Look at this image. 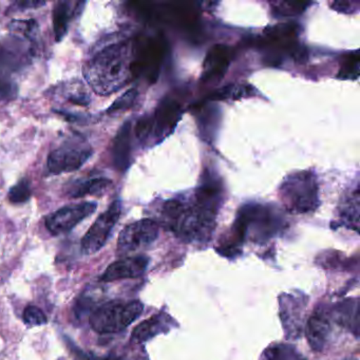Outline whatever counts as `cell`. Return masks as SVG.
I'll return each instance as SVG.
<instances>
[{
	"label": "cell",
	"mask_w": 360,
	"mask_h": 360,
	"mask_svg": "<svg viewBox=\"0 0 360 360\" xmlns=\"http://www.w3.org/2000/svg\"><path fill=\"white\" fill-rule=\"evenodd\" d=\"M336 320L342 326H347L349 330L354 332L356 337L359 333V303L358 300L347 299L339 303L335 309Z\"/></svg>",
	"instance_id": "ac0fdd59"
},
{
	"label": "cell",
	"mask_w": 360,
	"mask_h": 360,
	"mask_svg": "<svg viewBox=\"0 0 360 360\" xmlns=\"http://www.w3.org/2000/svg\"><path fill=\"white\" fill-rule=\"evenodd\" d=\"M359 75V52L349 54L341 67L338 77L341 79H357Z\"/></svg>",
	"instance_id": "4316f807"
},
{
	"label": "cell",
	"mask_w": 360,
	"mask_h": 360,
	"mask_svg": "<svg viewBox=\"0 0 360 360\" xmlns=\"http://www.w3.org/2000/svg\"><path fill=\"white\" fill-rule=\"evenodd\" d=\"M143 309L144 305L138 300L129 302L109 301L90 313V326L100 334L120 333L138 319Z\"/></svg>",
	"instance_id": "5b68a950"
},
{
	"label": "cell",
	"mask_w": 360,
	"mask_h": 360,
	"mask_svg": "<svg viewBox=\"0 0 360 360\" xmlns=\"http://www.w3.org/2000/svg\"><path fill=\"white\" fill-rule=\"evenodd\" d=\"M149 264L148 257L136 256L122 259L111 263L101 276L103 282H112L117 280L129 279L142 276Z\"/></svg>",
	"instance_id": "7c38bea8"
},
{
	"label": "cell",
	"mask_w": 360,
	"mask_h": 360,
	"mask_svg": "<svg viewBox=\"0 0 360 360\" xmlns=\"http://www.w3.org/2000/svg\"><path fill=\"white\" fill-rule=\"evenodd\" d=\"M317 263L326 269H337L343 266L345 262H341L340 252H326L317 259Z\"/></svg>",
	"instance_id": "1f68e13d"
},
{
	"label": "cell",
	"mask_w": 360,
	"mask_h": 360,
	"mask_svg": "<svg viewBox=\"0 0 360 360\" xmlns=\"http://www.w3.org/2000/svg\"><path fill=\"white\" fill-rule=\"evenodd\" d=\"M24 321L29 326H41L47 323L45 313L35 305H29L25 309Z\"/></svg>",
	"instance_id": "f1b7e54d"
},
{
	"label": "cell",
	"mask_w": 360,
	"mask_h": 360,
	"mask_svg": "<svg viewBox=\"0 0 360 360\" xmlns=\"http://www.w3.org/2000/svg\"><path fill=\"white\" fill-rule=\"evenodd\" d=\"M252 87L246 85L242 86H229V87L223 88L214 94L212 100H239L245 96H252Z\"/></svg>",
	"instance_id": "d4e9b609"
},
{
	"label": "cell",
	"mask_w": 360,
	"mask_h": 360,
	"mask_svg": "<svg viewBox=\"0 0 360 360\" xmlns=\"http://www.w3.org/2000/svg\"><path fill=\"white\" fill-rule=\"evenodd\" d=\"M283 217L271 206L248 204L238 212L231 231L243 243L250 240L263 244L277 236L284 229Z\"/></svg>",
	"instance_id": "3957f363"
},
{
	"label": "cell",
	"mask_w": 360,
	"mask_h": 360,
	"mask_svg": "<svg viewBox=\"0 0 360 360\" xmlns=\"http://www.w3.org/2000/svg\"><path fill=\"white\" fill-rule=\"evenodd\" d=\"M330 330L332 326L326 311L321 309H316L315 313L309 317L305 328L309 345L314 351L321 352L324 349Z\"/></svg>",
	"instance_id": "5bb4252c"
},
{
	"label": "cell",
	"mask_w": 360,
	"mask_h": 360,
	"mask_svg": "<svg viewBox=\"0 0 360 360\" xmlns=\"http://www.w3.org/2000/svg\"><path fill=\"white\" fill-rule=\"evenodd\" d=\"M159 236V225L150 219L127 225L120 233L117 252L121 255L138 252L150 246Z\"/></svg>",
	"instance_id": "ba28073f"
},
{
	"label": "cell",
	"mask_w": 360,
	"mask_h": 360,
	"mask_svg": "<svg viewBox=\"0 0 360 360\" xmlns=\"http://www.w3.org/2000/svg\"><path fill=\"white\" fill-rule=\"evenodd\" d=\"M28 43V39L15 34L0 41V70L14 72L26 67L33 56Z\"/></svg>",
	"instance_id": "30bf717a"
},
{
	"label": "cell",
	"mask_w": 360,
	"mask_h": 360,
	"mask_svg": "<svg viewBox=\"0 0 360 360\" xmlns=\"http://www.w3.org/2000/svg\"><path fill=\"white\" fill-rule=\"evenodd\" d=\"M341 223L349 229L357 231L359 227V191H356L349 197L345 198L339 208Z\"/></svg>",
	"instance_id": "d6986e66"
},
{
	"label": "cell",
	"mask_w": 360,
	"mask_h": 360,
	"mask_svg": "<svg viewBox=\"0 0 360 360\" xmlns=\"http://www.w3.org/2000/svg\"><path fill=\"white\" fill-rule=\"evenodd\" d=\"M31 195H32V189H31L30 181L25 178L10 189L9 200L12 203L22 204L28 201Z\"/></svg>",
	"instance_id": "484cf974"
},
{
	"label": "cell",
	"mask_w": 360,
	"mask_h": 360,
	"mask_svg": "<svg viewBox=\"0 0 360 360\" xmlns=\"http://www.w3.org/2000/svg\"><path fill=\"white\" fill-rule=\"evenodd\" d=\"M60 94L64 96L65 100L68 101L71 104L77 105V106H88L90 104V101H91L87 90L85 89L83 84L79 83V82L64 86Z\"/></svg>",
	"instance_id": "7402d4cb"
},
{
	"label": "cell",
	"mask_w": 360,
	"mask_h": 360,
	"mask_svg": "<svg viewBox=\"0 0 360 360\" xmlns=\"http://www.w3.org/2000/svg\"><path fill=\"white\" fill-rule=\"evenodd\" d=\"M231 51L226 46H214L204 63L203 81L218 82L226 72L231 63Z\"/></svg>",
	"instance_id": "9a60e30c"
},
{
	"label": "cell",
	"mask_w": 360,
	"mask_h": 360,
	"mask_svg": "<svg viewBox=\"0 0 360 360\" xmlns=\"http://www.w3.org/2000/svg\"><path fill=\"white\" fill-rule=\"evenodd\" d=\"M172 324H174V320L166 314L161 313L159 315L153 316L134 328L132 330L131 341L136 343L145 342L161 333L168 332Z\"/></svg>",
	"instance_id": "2e32d148"
},
{
	"label": "cell",
	"mask_w": 360,
	"mask_h": 360,
	"mask_svg": "<svg viewBox=\"0 0 360 360\" xmlns=\"http://www.w3.org/2000/svg\"><path fill=\"white\" fill-rule=\"evenodd\" d=\"M279 198L284 207L292 214H309L319 206L317 178L311 170L290 174L280 185Z\"/></svg>",
	"instance_id": "277c9868"
},
{
	"label": "cell",
	"mask_w": 360,
	"mask_h": 360,
	"mask_svg": "<svg viewBox=\"0 0 360 360\" xmlns=\"http://www.w3.org/2000/svg\"><path fill=\"white\" fill-rule=\"evenodd\" d=\"M309 5V3H277L273 10L275 15L294 16L302 13Z\"/></svg>",
	"instance_id": "83f0119b"
},
{
	"label": "cell",
	"mask_w": 360,
	"mask_h": 360,
	"mask_svg": "<svg viewBox=\"0 0 360 360\" xmlns=\"http://www.w3.org/2000/svg\"><path fill=\"white\" fill-rule=\"evenodd\" d=\"M96 208L98 203L96 202H83L75 205L65 206L46 218V227L53 236L68 233L84 219L91 216Z\"/></svg>",
	"instance_id": "9c48e42d"
},
{
	"label": "cell",
	"mask_w": 360,
	"mask_h": 360,
	"mask_svg": "<svg viewBox=\"0 0 360 360\" xmlns=\"http://www.w3.org/2000/svg\"><path fill=\"white\" fill-rule=\"evenodd\" d=\"M16 7H20L22 9H37V8L43 7L46 5L45 1H32V0H27V1H20L15 4Z\"/></svg>",
	"instance_id": "d590c367"
},
{
	"label": "cell",
	"mask_w": 360,
	"mask_h": 360,
	"mask_svg": "<svg viewBox=\"0 0 360 360\" xmlns=\"http://www.w3.org/2000/svg\"><path fill=\"white\" fill-rule=\"evenodd\" d=\"M94 155V149L84 139L77 138L60 145L48 157V169L51 174H60L79 169Z\"/></svg>",
	"instance_id": "8992f818"
},
{
	"label": "cell",
	"mask_w": 360,
	"mask_h": 360,
	"mask_svg": "<svg viewBox=\"0 0 360 360\" xmlns=\"http://www.w3.org/2000/svg\"><path fill=\"white\" fill-rule=\"evenodd\" d=\"M134 43H117L101 50L84 67V75L100 96H109L134 77Z\"/></svg>",
	"instance_id": "7a4b0ae2"
},
{
	"label": "cell",
	"mask_w": 360,
	"mask_h": 360,
	"mask_svg": "<svg viewBox=\"0 0 360 360\" xmlns=\"http://www.w3.org/2000/svg\"><path fill=\"white\" fill-rule=\"evenodd\" d=\"M182 110L178 102L172 98H165L158 107L153 120V134L160 140H163L172 134L180 121Z\"/></svg>",
	"instance_id": "4fadbf2b"
},
{
	"label": "cell",
	"mask_w": 360,
	"mask_h": 360,
	"mask_svg": "<svg viewBox=\"0 0 360 360\" xmlns=\"http://www.w3.org/2000/svg\"><path fill=\"white\" fill-rule=\"evenodd\" d=\"M332 8L335 11L340 12L343 14H353L358 11V8H354L352 3H336L332 4Z\"/></svg>",
	"instance_id": "e575fe53"
},
{
	"label": "cell",
	"mask_w": 360,
	"mask_h": 360,
	"mask_svg": "<svg viewBox=\"0 0 360 360\" xmlns=\"http://www.w3.org/2000/svg\"><path fill=\"white\" fill-rule=\"evenodd\" d=\"M136 96H138V90L130 89L127 92L123 94L121 98H117L112 106L108 109L107 112L115 113L120 112V111L127 110L130 107L134 105V101H136Z\"/></svg>",
	"instance_id": "f546056e"
},
{
	"label": "cell",
	"mask_w": 360,
	"mask_h": 360,
	"mask_svg": "<svg viewBox=\"0 0 360 360\" xmlns=\"http://www.w3.org/2000/svg\"><path fill=\"white\" fill-rule=\"evenodd\" d=\"M16 84L8 77H0V103L10 102L18 96Z\"/></svg>",
	"instance_id": "4dcf8cb0"
},
{
	"label": "cell",
	"mask_w": 360,
	"mask_h": 360,
	"mask_svg": "<svg viewBox=\"0 0 360 360\" xmlns=\"http://www.w3.org/2000/svg\"><path fill=\"white\" fill-rule=\"evenodd\" d=\"M112 181L107 178H94L75 183L70 187L68 195L71 198H81L90 195H102L108 191Z\"/></svg>",
	"instance_id": "ffe728a7"
},
{
	"label": "cell",
	"mask_w": 360,
	"mask_h": 360,
	"mask_svg": "<svg viewBox=\"0 0 360 360\" xmlns=\"http://www.w3.org/2000/svg\"><path fill=\"white\" fill-rule=\"evenodd\" d=\"M71 18H72V9H71L70 3L60 1L56 4L53 11V29L56 41H60L66 37Z\"/></svg>",
	"instance_id": "44dd1931"
},
{
	"label": "cell",
	"mask_w": 360,
	"mask_h": 360,
	"mask_svg": "<svg viewBox=\"0 0 360 360\" xmlns=\"http://www.w3.org/2000/svg\"><path fill=\"white\" fill-rule=\"evenodd\" d=\"M222 203V187L217 181L205 180L191 202L168 200L161 210L162 224L185 242L210 240L217 214Z\"/></svg>",
	"instance_id": "6da1fadb"
},
{
	"label": "cell",
	"mask_w": 360,
	"mask_h": 360,
	"mask_svg": "<svg viewBox=\"0 0 360 360\" xmlns=\"http://www.w3.org/2000/svg\"><path fill=\"white\" fill-rule=\"evenodd\" d=\"M131 153V124H124L113 144V162L120 172H125L130 163Z\"/></svg>",
	"instance_id": "e0dca14e"
},
{
	"label": "cell",
	"mask_w": 360,
	"mask_h": 360,
	"mask_svg": "<svg viewBox=\"0 0 360 360\" xmlns=\"http://www.w3.org/2000/svg\"><path fill=\"white\" fill-rule=\"evenodd\" d=\"M88 360H122L120 358L112 357V356H109V357H98V356H91Z\"/></svg>",
	"instance_id": "8d00e7d4"
},
{
	"label": "cell",
	"mask_w": 360,
	"mask_h": 360,
	"mask_svg": "<svg viewBox=\"0 0 360 360\" xmlns=\"http://www.w3.org/2000/svg\"><path fill=\"white\" fill-rule=\"evenodd\" d=\"M153 132V120L150 117H143L136 123V138L141 142H145Z\"/></svg>",
	"instance_id": "d6a6232c"
},
{
	"label": "cell",
	"mask_w": 360,
	"mask_h": 360,
	"mask_svg": "<svg viewBox=\"0 0 360 360\" xmlns=\"http://www.w3.org/2000/svg\"><path fill=\"white\" fill-rule=\"evenodd\" d=\"M266 360H305L292 345H274L265 351Z\"/></svg>",
	"instance_id": "603a6c76"
},
{
	"label": "cell",
	"mask_w": 360,
	"mask_h": 360,
	"mask_svg": "<svg viewBox=\"0 0 360 360\" xmlns=\"http://www.w3.org/2000/svg\"><path fill=\"white\" fill-rule=\"evenodd\" d=\"M122 205L120 200H115L106 212H103L94 224L90 227L82 240V252L84 255L96 254L106 244L111 231L121 217Z\"/></svg>",
	"instance_id": "52a82bcc"
},
{
	"label": "cell",
	"mask_w": 360,
	"mask_h": 360,
	"mask_svg": "<svg viewBox=\"0 0 360 360\" xmlns=\"http://www.w3.org/2000/svg\"><path fill=\"white\" fill-rule=\"evenodd\" d=\"M307 300L290 294L280 296V316L286 333V338L296 339L302 332V311Z\"/></svg>",
	"instance_id": "8fae6325"
},
{
	"label": "cell",
	"mask_w": 360,
	"mask_h": 360,
	"mask_svg": "<svg viewBox=\"0 0 360 360\" xmlns=\"http://www.w3.org/2000/svg\"><path fill=\"white\" fill-rule=\"evenodd\" d=\"M9 29L13 34L29 41V39H35L37 37V32H39V25L34 20H13L9 25Z\"/></svg>",
	"instance_id": "cb8c5ba5"
},
{
	"label": "cell",
	"mask_w": 360,
	"mask_h": 360,
	"mask_svg": "<svg viewBox=\"0 0 360 360\" xmlns=\"http://www.w3.org/2000/svg\"><path fill=\"white\" fill-rule=\"evenodd\" d=\"M200 128L203 136H210L212 132L214 130V123H216V111H206L204 115H200Z\"/></svg>",
	"instance_id": "836d02e7"
}]
</instances>
